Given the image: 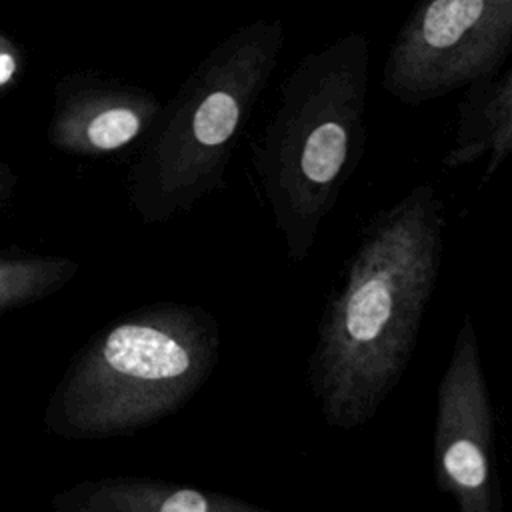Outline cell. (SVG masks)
I'll return each mask as SVG.
<instances>
[{
	"label": "cell",
	"instance_id": "obj_1",
	"mask_svg": "<svg viewBox=\"0 0 512 512\" xmlns=\"http://www.w3.org/2000/svg\"><path fill=\"white\" fill-rule=\"evenodd\" d=\"M442 248L444 206L428 182L362 226L308 358V386L330 428H362L400 384L436 288Z\"/></svg>",
	"mask_w": 512,
	"mask_h": 512
},
{
	"label": "cell",
	"instance_id": "obj_2",
	"mask_svg": "<svg viewBox=\"0 0 512 512\" xmlns=\"http://www.w3.org/2000/svg\"><path fill=\"white\" fill-rule=\"evenodd\" d=\"M372 48L348 32L304 54L280 98L252 166L290 262H304L366 152Z\"/></svg>",
	"mask_w": 512,
	"mask_h": 512
},
{
	"label": "cell",
	"instance_id": "obj_3",
	"mask_svg": "<svg viewBox=\"0 0 512 512\" xmlns=\"http://www.w3.org/2000/svg\"><path fill=\"white\" fill-rule=\"evenodd\" d=\"M284 42L280 18L234 28L160 106L128 170V200L142 224H166L224 188L234 148Z\"/></svg>",
	"mask_w": 512,
	"mask_h": 512
},
{
	"label": "cell",
	"instance_id": "obj_4",
	"mask_svg": "<svg viewBox=\"0 0 512 512\" xmlns=\"http://www.w3.org/2000/svg\"><path fill=\"white\" fill-rule=\"evenodd\" d=\"M212 312L188 302H150L108 324L74 368L62 418L78 436L146 430L182 410L220 358Z\"/></svg>",
	"mask_w": 512,
	"mask_h": 512
},
{
	"label": "cell",
	"instance_id": "obj_5",
	"mask_svg": "<svg viewBox=\"0 0 512 512\" xmlns=\"http://www.w3.org/2000/svg\"><path fill=\"white\" fill-rule=\"evenodd\" d=\"M512 50V0H414L382 66V88L420 106L502 70Z\"/></svg>",
	"mask_w": 512,
	"mask_h": 512
},
{
	"label": "cell",
	"instance_id": "obj_6",
	"mask_svg": "<svg viewBox=\"0 0 512 512\" xmlns=\"http://www.w3.org/2000/svg\"><path fill=\"white\" fill-rule=\"evenodd\" d=\"M432 476L460 512H502L496 412L474 324L466 314L436 392Z\"/></svg>",
	"mask_w": 512,
	"mask_h": 512
},
{
	"label": "cell",
	"instance_id": "obj_7",
	"mask_svg": "<svg viewBox=\"0 0 512 512\" xmlns=\"http://www.w3.org/2000/svg\"><path fill=\"white\" fill-rule=\"evenodd\" d=\"M160 106V98L140 84L112 78L88 80L70 98L66 140L90 154L120 152L140 144Z\"/></svg>",
	"mask_w": 512,
	"mask_h": 512
},
{
	"label": "cell",
	"instance_id": "obj_8",
	"mask_svg": "<svg viewBox=\"0 0 512 512\" xmlns=\"http://www.w3.org/2000/svg\"><path fill=\"white\" fill-rule=\"evenodd\" d=\"M456 110L454 142L442 166L450 170L470 166L488 154L482 178L486 184L512 152V68L464 86Z\"/></svg>",
	"mask_w": 512,
	"mask_h": 512
},
{
	"label": "cell",
	"instance_id": "obj_9",
	"mask_svg": "<svg viewBox=\"0 0 512 512\" xmlns=\"http://www.w3.org/2000/svg\"><path fill=\"white\" fill-rule=\"evenodd\" d=\"M78 506L94 512H268L244 498L152 476H114L82 490Z\"/></svg>",
	"mask_w": 512,
	"mask_h": 512
},
{
	"label": "cell",
	"instance_id": "obj_10",
	"mask_svg": "<svg viewBox=\"0 0 512 512\" xmlns=\"http://www.w3.org/2000/svg\"><path fill=\"white\" fill-rule=\"evenodd\" d=\"M16 72V60L8 52H0V86H4Z\"/></svg>",
	"mask_w": 512,
	"mask_h": 512
}]
</instances>
